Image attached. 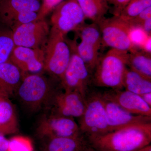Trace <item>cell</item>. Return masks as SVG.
Wrapping results in <instances>:
<instances>
[{"instance_id": "6", "label": "cell", "mask_w": 151, "mask_h": 151, "mask_svg": "<svg viewBox=\"0 0 151 151\" xmlns=\"http://www.w3.org/2000/svg\"><path fill=\"white\" fill-rule=\"evenodd\" d=\"M78 126L85 138L110 132L102 93L89 92L86 98V108L80 118Z\"/></svg>"}, {"instance_id": "15", "label": "cell", "mask_w": 151, "mask_h": 151, "mask_svg": "<svg viewBox=\"0 0 151 151\" xmlns=\"http://www.w3.org/2000/svg\"><path fill=\"white\" fill-rule=\"evenodd\" d=\"M102 97L110 132L131 125L151 123V117L132 114Z\"/></svg>"}, {"instance_id": "9", "label": "cell", "mask_w": 151, "mask_h": 151, "mask_svg": "<svg viewBox=\"0 0 151 151\" xmlns=\"http://www.w3.org/2000/svg\"><path fill=\"white\" fill-rule=\"evenodd\" d=\"M44 108L48 110L49 114L80 118L86 108V100L78 92L62 91L57 88Z\"/></svg>"}, {"instance_id": "2", "label": "cell", "mask_w": 151, "mask_h": 151, "mask_svg": "<svg viewBox=\"0 0 151 151\" xmlns=\"http://www.w3.org/2000/svg\"><path fill=\"white\" fill-rule=\"evenodd\" d=\"M128 52L111 48L99 58L93 71L92 83L99 87L122 89V79L127 67Z\"/></svg>"}, {"instance_id": "18", "label": "cell", "mask_w": 151, "mask_h": 151, "mask_svg": "<svg viewBox=\"0 0 151 151\" xmlns=\"http://www.w3.org/2000/svg\"><path fill=\"white\" fill-rule=\"evenodd\" d=\"M18 129L17 117L13 104L9 97L0 94V134H12Z\"/></svg>"}, {"instance_id": "7", "label": "cell", "mask_w": 151, "mask_h": 151, "mask_svg": "<svg viewBox=\"0 0 151 151\" xmlns=\"http://www.w3.org/2000/svg\"><path fill=\"white\" fill-rule=\"evenodd\" d=\"M67 42L70 49V59L60 84L63 90L78 92L86 100L92 83V75L78 54L75 41Z\"/></svg>"}, {"instance_id": "30", "label": "cell", "mask_w": 151, "mask_h": 151, "mask_svg": "<svg viewBox=\"0 0 151 151\" xmlns=\"http://www.w3.org/2000/svg\"><path fill=\"white\" fill-rule=\"evenodd\" d=\"M143 100L151 107V92L140 95Z\"/></svg>"}, {"instance_id": "21", "label": "cell", "mask_w": 151, "mask_h": 151, "mask_svg": "<svg viewBox=\"0 0 151 151\" xmlns=\"http://www.w3.org/2000/svg\"><path fill=\"white\" fill-rule=\"evenodd\" d=\"M86 19L97 24L110 10L107 0H76Z\"/></svg>"}, {"instance_id": "16", "label": "cell", "mask_w": 151, "mask_h": 151, "mask_svg": "<svg viewBox=\"0 0 151 151\" xmlns=\"http://www.w3.org/2000/svg\"><path fill=\"white\" fill-rule=\"evenodd\" d=\"M102 94L105 98L132 114L151 117V107L139 95L122 89H111Z\"/></svg>"}, {"instance_id": "33", "label": "cell", "mask_w": 151, "mask_h": 151, "mask_svg": "<svg viewBox=\"0 0 151 151\" xmlns=\"http://www.w3.org/2000/svg\"><path fill=\"white\" fill-rule=\"evenodd\" d=\"M39 1H40V0H39Z\"/></svg>"}, {"instance_id": "27", "label": "cell", "mask_w": 151, "mask_h": 151, "mask_svg": "<svg viewBox=\"0 0 151 151\" xmlns=\"http://www.w3.org/2000/svg\"><path fill=\"white\" fill-rule=\"evenodd\" d=\"M151 18V6L144 10L134 18L127 21L134 28H139L146 20Z\"/></svg>"}, {"instance_id": "12", "label": "cell", "mask_w": 151, "mask_h": 151, "mask_svg": "<svg viewBox=\"0 0 151 151\" xmlns=\"http://www.w3.org/2000/svg\"><path fill=\"white\" fill-rule=\"evenodd\" d=\"M50 30L45 19L21 25L13 30L15 45L44 50Z\"/></svg>"}, {"instance_id": "31", "label": "cell", "mask_w": 151, "mask_h": 151, "mask_svg": "<svg viewBox=\"0 0 151 151\" xmlns=\"http://www.w3.org/2000/svg\"><path fill=\"white\" fill-rule=\"evenodd\" d=\"M134 151H151V144L144 146Z\"/></svg>"}, {"instance_id": "24", "label": "cell", "mask_w": 151, "mask_h": 151, "mask_svg": "<svg viewBox=\"0 0 151 151\" xmlns=\"http://www.w3.org/2000/svg\"><path fill=\"white\" fill-rule=\"evenodd\" d=\"M150 6L151 0H131L119 16L129 21Z\"/></svg>"}, {"instance_id": "29", "label": "cell", "mask_w": 151, "mask_h": 151, "mask_svg": "<svg viewBox=\"0 0 151 151\" xmlns=\"http://www.w3.org/2000/svg\"><path fill=\"white\" fill-rule=\"evenodd\" d=\"M9 140L7 139L4 135L0 134V151H8Z\"/></svg>"}, {"instance_id": "25", "label": "cell", "mask_w": 151, "mask_h": 151, "mask_svg": "<svg viewBox=\"0 0 151 151\" xmlns=\"http://www.w3.org/2000/svg\"><path fill=\"white\" fill-rule=\"evenodd\" d=\"M8 151H33L32 143L29 138L16 136L9 140Z\"/></svg>"}, {"instance_id": "22", "label": "cell", "mask_w": 151, "mask_h": 151, "mask_svg": "<svg viewBox=\"0 0 151 151\" xmlns=\"http://www.w3.org/2000/svg\"><path fill=\"white\" fill-rule=\"evenodd\" d=\"M127 66L131 70L151 80V53L144 50L128 52Z\"/></svg>"}, {"instance_id": "4", "label": "cell", "mask_w": 151, "mask_h": 151, "mask_svg": "<svg viewBox=\"0 0 151 151\" xmlns=\"http://www.w3.org/2000/svg\"><path fill=\"white\" fill-rule=\"evenodd\" d=\"M97 24L101 32L102 45L129 52L139 50L131 38L134 28L121 17L105 18Z\"/></svg>"}, {"instance_id": "28", "label": "cell", "mask_w": 151, "mask_h": 151, "mask_svg": "<svg viewBox=\"0 0 151 151\" xmlns=\"http://www.w3.org/2000/svg\"><path fill=\"white\" fill-rule=\"evenodd\" d=\"M131 0H107L108 4L112 5L111 14L113 16H119L123 10L129 4Z\"/></svg>"}, {"instance_id": "11", "label": "cell", "mask_w": 151, "mask_h": 151, "mask_svg": "<svg viewBox=\"0 0 151 151\" xmlns=\"http://www.w3.org/2000/svg\"><path fill=\"white\" fill-rule=\"evenodd\" d=\"M81 39L76 45L78 54L83 60L91 75L99 59L102 46V37L98 25L92 22L82 25L76 31Z\"/></svg>"}, {"instance_id": "10", "label": "cell", "mask_w": 151, "mask_h": 151, "mask_svg": "<svg viewBox=\"0 0 151 151\" xmlns=\"http://www.w3.org/2000/svg\"><path fill=\"white\" fill-rule=\"evenodd\" d=\"M52 27L65 36L78 30L85 24L86 17L76 0L63 1L52 11Z\"/></svg>"}, {"instance_id": "13", "label": "cell", "mask_w": 151, "mask_h": 151, "mask_svg": "<svg viewBox=\"0 0 151 151\" xmlns=\"http://www.w3.org/2000/svg\"><path fill=\"white\" fill-rule=\"evenodd\" d=\"M37 132L41 137L50 138L76 137L82 134L73 118L53 114L44 116L39 123Z\"/></svg>"}, {"instance_id": "32", "label": "cell", "mask_w": 151, "mask_h": 151, "mask_svg": "<svg viewBox=\"0 0 151 151\" xmlns=\"http://www.w3.org/2000/svg\"><path fill=\"white\" fill-rule=\"evenodd\" d=\"M84 151H97L94 150V149L90 147H89V146L87 147V148L85 150H84Z\"/></svg>"}, {"instance_id": "14", "label": "cell", "mask_w": 151, "mask_h": 151, "mask_svg": "<svg viewBox=\"0 0 151 151\" xmlns=\"http://www.w3.org/2000/svg\"><path fill=\"white\" fill-rule=\"evenodd\" d=\"M44 59L43 50L15 46L8 60L18 68L24 77L44 71Z\"/></svg>"}, {"instance_id": "19", "label": "cell", "mask_w": 151, "mask_h": 151, "mask_svg": "<svg viewBox=\"0 0 151 151\" xmlns=\"http://www.w3.org/2000/svg\"><path fill=\"white\" fill-rule=\"evenodd\" d=\"M83 134L71 137H58L49 139L47 151H84L88 147Z\"/></svg>"}, {"instance_id": "3", "label": "cell", "mask_w": 151, "mask_h": 151, "mask_svg": "<svg viewBox=\"0 0 151 151\" xmlns=\"http://www.w3.org/2000/svg\"><path fill=\"white\" fill-rule=\"evenodd\" d=\"M59 81L56 77L48 78L41 73L27 74L23 78L15 94L28 108L36 111L45 107Z\"/></svg>"}, {"instance_id": "26", "label": "cell", "mask_w": 151, "mask_h": 151, "mask_svg": "<svg viewBox=\"0 0 151 151\" xmlns=\"http://www.w3.org/2000/svg\"><path fill=\"white\" fill-rule=\"evenodd\" d=\"M63 0H42L37 20L43 19Z\"/></svg>"}, {"instance_id": "20", "label": "cell", "mask_w": 151, "mask_h": 151, "mask_svg": "<svg viewBox=\"0 0 151 151\" xmlns=\"http://www.w3.org/2000/svg\"><path fill=\"white\" fill-rule=\"evenodd\" d=\"M123 88L138 95L151 92V80L126 67L122 79Z\"/></svg>"}, {"instance_id": "17", "label": "cell", "mask_w": 151, "mask_h": 151, "mask_svg": "<svg viewBox=\"0 0 151 151\" xmlns=\"http://www.w3.org/2000/svg\"><path fill=\"white\" fill-rule=\"evenodd\" d=\"M23 78L21 70L11 61L0 63V94L9 97L15 94Z\"/></svg>"}, {"instance_id": "5", "label": "cell", "mask_w": 151, "mask_h": 151, "mask_svg": "<svg viewBox=\"0 0 151 151\" xmlns=\"http://www.w3.org/2000/svg\"><path fill=\"white\" fill-rule=\"evenodd\" d=\"M65 36L51 27L44 49V71L52 76L62 78L70 57V50Z\"/></svg>"}, {"instance_id": "8", "label": "cell", "mask_w": 151, "mask_h": 151, "mask_svg": "<svg viewBox=\"0 0 151 151\" xmlns=\"http://www.w3.org/2000/svg\"><path fill=\"white\" fill-rule=\"evenodd\" d=\"M39 0H0V23L12 30L37 19Z\"/></svg>"}, {"instance_id": "1", "label": "cell", "mask_w": 151, "mask_h": 151, "mask_svg": "<svg viewBox=\"0 0 151 151\" xmlns=\"http://www.w3.org/2000/svg\"><path fill=\"white\" fill-rule=\"evenodd\" d=\"M97 151H134L151 142V123L135 124L86 138Z\"/></svg>"}, {"instance_id": "23", "label": "cell", "mask_w": 151, "mask_h": 151, "mask_svg": "<svg viewBox=\"0 0 151 151\" xmlns=\"http://www.w3.org/2000/svg\"><path fill=\"white\" fill-rule=\"evenodd\" d=\"M15 46L12 30L0 23V63L9 60Z\"/></svg>"}]
</instances>
